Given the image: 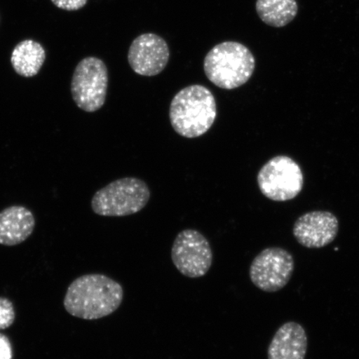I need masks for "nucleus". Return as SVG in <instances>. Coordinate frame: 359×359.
Listing matches in <instances>:
<instances>
[{
    "label": "nucleus",
    "mask_w": 359,
    "mask_h": 359,
    "mask_svg": "<svg viewBox=\"0 0 359 359\" xmlns=\"http://www.w3.org/2000/svg\"><path fill=\"white\" fill-rule=\"evenodd\" d=\"M123 297V288L118 282L101 273H89L71 283L64 306L72 316L95 320L118 311Z\"/></svg>",
    "instance_id": "f257e3e1"
},
{
    "label": "nucleus",
    "mask_w": 359,
    "mask_h": 359,
    "mask_svg": "<svg viewBox=\"0 0 359 359\" xmlns=\"http://www.w3.org/2000/svg\"><path fill=\"white\" fill-rule=\"evenodd\" d=\"M217 116L213 93L202 85L184 88L170 102V124L175 132L184 137L196 138L208 133Z\"/></svg>",
    "instance_id": "f03ea898"
},
{
    "label": "nucleus",
    "mask_w": 359,
    "mask_h": 359,
    "mask_svg": "<svg viewBox=\"0 0 359 359\" xmlns=\"http://www.w3.org/2000/svg\"><path fill=\"white\" fill-rule=\"evenodd\" d=\"M253 53L244 44L226 41L215 45L204 60L206 77L215 86L226 90L240 88L254 74Z\"/></svg>",
    "instance_id": "7ed1b4c3"
},
{
    "label": "nucleus",
    "mask_w": 359,
    "mask_h": 359,
    "mask_svg": "<svg viewBox=\"0 0 359 359\" xmlns=\"http://www.w3.org/2000/svg\"><path fill=\"white\" fill-rule=\"evenodd\" d=\"M151 197L149 187L142 180L126 177L116 180L93 196V212L107 217H123L136 214L145 208Z\"/></svg>",
    "instance_id": "20e7f679"
},
{
    "label": "nucleus",
    "mask_w": 359,
    "mask_h": 359,
    "mask_svg": "<svg viewBox=\"0 0 359 359\" xmlns=\"http://www.w3.org/2000/svg\"><path fill=\"white\" fill-rule=\"evenodd\" d=\"M107 85L109 74L104 62L96 57H85L74 72L72 97L81 110L97 111L106 102Z\"/></svg>",
    "instance_id": "39448f33"
},
{
    "label": "nucleus",
    "mask_w": 359,
    "mask_h": 359,
    "mask_svg": "<svg viewBox=\"0 0 359 359\" xmlns=\"http://www.w3.org/2000/svg\"><path fill=\"white\" fill-rule=\"evenodd\" d=\"M257 182L260 191L267 198L286 201L295 198L302 191L304 176L296 161L289 156H278L260 169Z\"/></svg>",
    "instance_id": "423d86ee"
},
{
    "label": "nucleus",
    "mask_w": 359,
    "mask_h": 359,
    "mask_svg": "<svg viewBox=\"0 0 359 359\" xmlns=\"http://www.w3.org/2000/svg\"><path fill=\"white\" fill-rule=\"evenodd\" d=\"M172 259L182 276L191 279L203 277L212 266V246L201 232L187 229L179 232L173 242Z\"/></svg>",
    "instance_id": "0eeeda50"
},
{
    "label": "nucleus",
    "mask_w": 359,
    "mask_h": 359,
    "mask_svg": "<svg viewBox=\"0 0 359 359\" xmlns=\"http://www.w3.org/2000/svg\"><path fill=\"white\" fill-rule=\"evenodd\" d=\"M294 271V260L288 250L280 247H269L253 259L250 278L260 290L273 293L288 284Z\"/></svg>",
    "instance_id": "6e6552de"
},
{
    "label": "nucleus",
    "mask_w": 359,
    "mask_h": 359,
    "mask_svg": "<svg viewBox=\"0 0 359 359\" xmlns=\"http://www.w3.org/2000/svg\"><path fill=\"white\" fill-rule=\"evenodd\" d=\"M170 49L165 40L159 35L148 33L139 35L129 48L130 67L138 75L154 77L167 67Z\"/></svg>",
    "instance_id": "1a4fd4ad"
},
{
    "label": "nucleus",
    "mask_w": 359,
    "mask_h": 359,
    "mask_svg": "<svg viewBox=\"0 0 359 359\" xmlns=\"http://www.w3.org/2000/svg\"><path fill=\"white\" fill-rule=\"evenodd\" d=\"M338 218L329 212H311L295 222L293 235L299 243L308 249H320L330 245L338 236Z\"/></svg>",
    "instance_id": "9d476101"
},
{
    "label": "nucleus",
    "mask_w": 359,
    "mask_h": 359,
    "mask_svg": "<svg viewBox=\"0 0 359 359\" xmlns=\"http://www.w3.org/2000/svg\"><path fill=\"white\" fill-rule=\"evenodd\" d=\"M308 338L304 327L295 322L283 325L268 348V359H304Z\"/></svg>",
    "instance_id": "9b49d317"
},
{
    "label": "nucleus",
    "mask_w": 359,
    "mask_h": 359,
    "mask_svg": "<svg viewBox=\"0 0 359 359\" xmlns=\"http://www.w3.org/2000/svg\"><path fill=\"white\" fill-rule=\"evenodd\" d=\"M35 218L25 206L12 205L0 212V245H20L33 234Z\"/></svg>",
    "instance_id": "f8f14e48"
},
{
    "label": "nucleus",
    "mask_w": 359,
    "mask_h": 359,
    "mask_svg": "<svg viewBox=\"0 0 359 359\" xmlns=\"http://www.w3.org/2000/svg\"><path fill=\"white\" fill-rule=\"evenodd\" d=\"M46 60V52L38 42L25 39L18 43L11 55V65L17 74L32 78L39 74Z\"/></svg>",
    "instance_id": "ddd939ff"
},
{
    "label": "nucleus",
    "mask_w": 359,
    "mask_h": 359,
    "mask_svg": "<svg viewBox=\"0 0 359 359\" xmlns=\"http://www.w3.org/2000/svg\"><path fill=\"white\" fill-rule=\"evenodd\" d=\"M255 7L259 19L275 28L289 25L298 13L296 0H257Z\"/></svg>",
    "instance_id": "4468645a"
},
{
    "label": "nucleus",
    "mask_w": 359,
    "mask_h": 359,
    "mask_svg": "<svg viewBox=\"0 0 359 359\" xmlns=\"http://www.w3.org/2000/svg\"><path fill=\"white\" fill-rule=\"evenodd\" d=\"M15 309L11 300L0 297V330H7L15 321Z\"/></svg>",
    "instance_id": "2eb2a0df"
},
{
    "label": "nucleus",
    "mask_w": 359,
    "mask_h": 359,
    "mask_svg": "<svg viewBox=\"0 0 359 359\" xmlns=\"http://www.w3.org/2000/svg\"><path fill=\"white\" fill-rule=\"evenodd\" d=\"M58 8L67 11H77L86 6L88 0H51Z\"/></svg>",
    "instance_id": "dca6fc26"
},
{
    "label": "nucleus",
    "mask_w": 359,
    "mask_h": 359,
    "mask_svg": "<svg viewBox=\"0 0 359 359\" xmlns=\"http://www.w3.org/2000/svg\"><path fill=\"white\" fill-rule=\"evenodd\" d=\"M13 348L10 339L0 334V359H13Z\"/></svg>",
    "instance_id": "f3484780"
}]
</instances>
